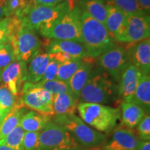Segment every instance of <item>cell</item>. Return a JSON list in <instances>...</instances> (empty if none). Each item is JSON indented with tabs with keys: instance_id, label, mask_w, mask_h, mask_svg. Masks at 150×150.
Returning a JSON list of instances; mask_svg holds the SVG:
<instances>
[{
	"instance_id": "obj_9",
	"label": "cell",
	"mask_w": 150,
	"mask_h": 150,
	"mask_svg": "<svg viewBox=\"0 0 150 150\" xmlns=\"http://www.w3.org/2000/svg\"><path fill=\"white\" fill-rule=\"evenodd\" d=\"M99 67L112 79L119 81L124 70L128 66L129 56L125 47L116 45L98 57Z\"/></svg>"
},
{
	"instance_id": "obj_5",
	"label": "cell",
	"mask_w": 150,
	"mask_h": 150,
	"mask_svg": "<svg viewBox=\"0 0 150 150\" xmlns=\"http://www.w3.org/2000/svg\"><path fill=\"white\" fill-rule=\"evenodd\" d=\"M82 11L75 6L72 11L39 32L50 40H72L82 43L81 32V16Z\"/></svg>"
},
{
	"instance_id": "obj_18",
	"label": "cell",
	"mask_w": 150,
	"mask_h": 150,
	"mask_svg": "<svg viewBox=\"0 0 150 150\" xmlns=\"http://www.w3.org/2000/svg\"><path fill=\"white\" fill-rule=\"evenodd\" d=\"M94 59H93L89 56L84 58L83 63L73 74L68 82L70 92L78 99H79L81 92L87 83L93 70Z\"/></svg>"
},
{
	"instance_id": "obj_36",
	"label": "cell",
	"mask_w": 150,
	"mask_h": 150,
	"mask_svg": "<svg viewBox=\"0 0 150 150\" xmlns=\"http://www.w3.org/2000/svg\"><path fill=\"white\" fill-rule=\"evenodd\" d=\"M59 65L60 63H58L57 61L50 59V63L47 66L44 74H43L42 79L40 80V82H45L56 79Z\"/></svg>"
},
{
	"instance_id": "obj_14",
	"label": "cell",
	"mask_w": 150,
	"mask_h": 150,
	"mask_svg": "<svg viewBox=\"0 0 150 150\" xmlns=\"http://www.w3.org/2000/svg\"><path fill=\"white\" fill-rule=\"evenodd\" d=\"M108 10L105 27L110 37L115 42H121L127 27V17L125 13L117 8L110 1L106 4Z\"/></svg>"
},
{
	"instance_id": "obj_47",
	"label": "cell",
	"mask_w": 150,
	"mask_h": 150,
	"mask_svg": "<svg viewBox=\"0 0 150 150\" xmlns=\"http://www.w3.org/2000/svg\"><path fill=\"white\" fill-rule=\"evenodd\" d=\"M102 1H104V0H102Z\"/></svg>"
},
{
	"instance_id": "obj_4",
	"label": "cell",
	"mask_w": 150,
	"mask_h": 150,
	"mask_svg": "<svg viewBox=\"0 0 150 150\" xmlns=\"http://www.w3.org/2000/svg\"><path fill=\"white\" fill-rule=\"evenodd\" d=\"M77 110L84 122L100 132L111 131L121 117L119 108L100 104L79 102Z\"/></svg>"
},
{
	"instance_id": "obj_17",
	"label": "cell",
	"mask_w": 150,
	"mask_h": 150,
	"mask_svg": "<svg viewBox=\"0 0 150 150\" xmlns=\"http://www.w3.org/2000/svg\"><path fill=\"white\" fill-rule=\"evenodd\" d=\"M47 40L45 47L47 54L62 52L77 59H83L88 56L83 43L72 40Z\"/></svg>"
},
{
	"instance_id": "obj_42",
	"label": "cell",
	"mask_w": 150,
	"mask_h": 150,
	"mask_svg": "<svg viewBox=\"0 0 150 150\" xmlns=\"http://www.w3.org/2000/svg\"><path fill=\"white\" fill-rule=\"evenodd\" d=\"M6 18L5 16V13H4V10L1 6H0V20H2L3 18Z\"/></svg>"
},
{
	"instance_id": "obj_45",
	"label": "cell",
	"mask_w": 150,
	"mask_h": 150,
	"mask_svg": "<svg viewBox=\"0 0 150 150\" xmlns=\"http://www.w3.org/2000/svg\"><path fill=\"white\" fill-rule=\"evenodd\" d=\"M1 72H2V70H0V83L1 82Z\"/></svg>"
},
{
	"instance_id": "obj_46",
	"label": "cell",
	"mask_w": 150,
	"mask_h": 150,
	"mask_svg": "<svg viewBox=\"0 0 150 150\" xmlns=\"http://www.w3.org/2000/svg\"><path fill=\"white\" fill-rule=\"evenodd\" d=\"M2 46H3V45H0V49L2 47Z\"/></svg>"
},
{
	"instance_id": "obj_30",
	"label": "cell",
	"mask_w": 150,
	"mask_h": 150,
	"mask_svg": "<svg viewBox=\"0 0 150 150\" xmlns=\"http://www.w3.org/2000/svg\"><path fill=\"white\" fill-rule=\"evenodd\" d=\"M30 0H7L4 8L6 17L16 16L21 20Z\"/></svg>"
},
{
	"instance_id": "obj_40",
	"label": "cell",
	"mask_w": 150,
	"mask_h": 150,
	"mask_svg": "<svg viewBox=\"0 0 150 150\" xmlns=\"http://www.w3.org/2000/svg\"><path fill=\"white\" fill-rule=\"evenodd\" d=\"M8 113V112L4 111V110L0 109V125H1V122L3 121V120L4 119V117H6V115Z\"/></svg>"
},
{
	"instance_id": "obj_19",
	"label": "cell",
	"mask_w": 150,
	"mask_h": 150,
	"mask_svg": "<svg viewBox=\"0 0 150 150\" xmlns=\"http://www.w3.org/2000/svg\"><path fill=\"white\" fill-rule=\"evenodd\" d=\"M50 61V58L47 52H39L30 60L29 66L27 68L25 82L32 84L40 82Z\"/></svg>"
},
{
	"instance_id": "obj_37",
	"label": "cell",
	"mask_w": 150,
	"mask_h": 150,
	"mask_svg": "<svg viewBox=\"0 0 150 150\" xmlns=\"http://www.w3.org/2000/svg\"><path fill=\"white\" fill-rule=\"evenodd\" d=\"M36 4L40 5H56L61 3L64 0H33Z\"/></svg>"
},
{
	"instance_id": "obj_22",
	"label": "cell",
	"mask_w": 150,
	"mask_h": 150,
	"mask_svg": "<svg viewBox=\"0 0 150 150\" xmlns=\"http://www.w3.org/2000/svg\"><path fill=\"white\" fill-rule=\"evenodd\" d=\"M21 27V20L16 16L6 17L0 20V45L13 44Z\"/></svg>"
},
{
	"instance_id": "obj_33",
	"label": "cell",
	"mask_w": 150,
	"mask_h": 150,
	"mask_svg": "<svg viewBox=\"0 0 150 150\" xmlns=\"http://www.w3.org/2000/svg\"><path fill=\"white\" fill-rule=\"evenodd\" d=\"M16 61L14 49L10 43L3 45L0 49V70H3L13 62Z\"/></svg>"
},
{
	"instance_id": "obj_43",
	"label": "cell",
	"mask_w": 150,
	"mask_h": 150,
	"mask_svg": "<svg viewBox=\"0 0 150 150\" xmlns=\"http://www.w3.org/2000/svg\"><path fill=\"white\" fill-rule=\"evenodd\" d=\"M7 0H0V6H1L4 8L5 7L6 4Z\"/></svg>"
},
{
	"instance_id": "obj_25",
	"label": "cell",
	"mask_w": 150,
	"mask_h": 150,
	"mask_svg": "<svg viewBox=\"0 0 150 150\" xmlns=\"http://www.w3.org/2000/svg\"><path fill=\"white\" fill-rule=\"evenodd\" d=\"M133 102L143 108L147 114L150 110V76L149 75H140L138 83L135 91Z\"/></svg>"
},
{
	"instance_id": "obj_31",
	"label": "cell",
	"mask_w": 150,
	"mask_h": 150,
	"mask_svg": "<svg viewBox=\"0 0 150 150\" xmlns=\"http://www.w3.org/2000/svg\"><path fill=\"white\" fill-rule=\"evenodd\" d=\"M36 87H40L51 93L53 96L58 94L70 92L68 83L59 79H54L45 82H38L33 84Z\"/></svg>"
},
{
	"instance_id": "obj_38",
	"label": "cell",
	"mask_w": 150,
	"mask_h": 150,
	"mask_svg": "<svg viewBox=\"0 0 150 150\" xmlns=\"http://www.w3.org/2000/svg\"><path fill=\"white\" fill-rule=\"evenodd\" d=\"M137 150H150V142L139 140Z\"/></svg>"
},
{
	"instance_id": "obj_39",
	"label": "cell",
	"mask_w": 150,
	"mask_h": 150,
	"mask_svg": "<svg viewBox=\"0 0 150 150\" xmlns=\"http://www.w3.org/2000/svg\"><path fill=\"white\" fill-rule=\"evenodd\" d=\"M137 1L142 7V8L149 14L150 11V0H137Z\"/></svg>"
},
{
	"instance_id": "obj_41",
	"label": "cell",
	"mask_w": 150,
	"mask_h": 150,
	"mask_svg": "<svg viewBox=\"0 0 150 150\" xmlns=\"http://www.w3.org/2000/svg\"><path fill=\"white\" fill-rule=\"evenodd\" d=\"M0 150H14V149L8 147V146H6V145L0 143Z\"/></svg>"
},
{
	"instance_id": "obj_12",
	"label": "cell",
	"mask_w": 150,
	"mask_h": 150,
	"mask_svg": "<svg viewBox=\"0 0 150 150\" xmlns=\"http://www.w3.org/2000/svg\"><path fill=\"white\" fill-rule=\"evenodd\" d=\"M27 66L24 62L16 61L2 70L1 82L4 86L18 97L21 93L22 86L26 81Z\"/></svg>"
},
{
	"instance_id": "obj_44",
	"label": "cell",
	"mask_w": 150,
	"mask_h": 150,
	"mask_svg": "<svg viewBox=\"0 0 150 150\" xmlns=\"http://www.w3.org/2000/svg\"><path fill=\"white\" fill-rule=\"evenodd\" d=\"M69 150H89V149H81V148H77V149H69Z\"/></svg>"
},
{
	"instance_id": "obj_11",
	"label": "cell",
	"mask_w": 150,
	"mask_h": 150,
	"mask_svg": "<svg viewBox=\"0 0 150 150\" xmlns=\"http://www.w3.org/2000/svg\"><path fill=\"white\" fill-rule=\"evenodd\" d=\"M150 35L149 15L129 16L127 27L121 43H134L149 38Z\"/></svg>"
},
{
	"instance_id": "obj_24",
	"label": "cell",
	"mask_w": 150,
	"mask_h": 150,
	"mask_svg": "<svg viewBox=\"0 0 150 150\" xmlns=\"http://www.w3.org/2000/svg\"><path fill=\"white\" fill-rule=\"evenodd\" d=\"M25 108L21 102V99L18 98L16 106L8 112L0 125V140L8 135L20 123L22 116L24 114Z\"/></svg>"
},
{
	"instance_id": "obj_2",
	"label": "cell",
	"mask_w": 150,
	"mask_h": 150,
	"mask_svg": "<svg viewBox=\"0 0 150 150\" xmlns=\"http://www.w3.org/2000/svg\"><path fill=\"white\" fill-rule=\"evenodd\" d=\"M81 32L88 56L93 59L117 45L104 24L94 20L83 11L81 16Z\"/></svg>"
},
{
	"instance_id": "obj_6",
	"label": "cell",
	"mask_w": 150,
	"mask_h": 150,
	"mask_svg": "<svg viewBox=\"0 0 150 150\" xmlns=\"http://www.w3.org/2000/svg\"><path fill=\"white\" fill-rule=\"evenodd\" d=\"M54 116V122L65 127L80 146L95 148L106 141V135L92 129L74 114Z\"/></svg>"
},
{
	"instance_id": "obj_34",
	"label": "cell",
	"mask_w": 150,
	"mask_h": 150,
	"mask_svg": "<svg viewBox=\"0 0 150 150\" xmlns=\"http://www.w3.org/2000/svg\"><path fill=\"white\" fill-rule=\"evenodd\" d=\"M40 132H25L23 139L24 150H40Z\"/></svg>"
},
{
	"instance_id": "obj_35",
	"label": "cell",
	"mask_w": 150,
	"mask_h": 150,
	"mask_svg": "<svg viewBox=\"0 0 150 150\" xmlns=\"http://www.w3.org/2000/svg\"><path fill=\"white\" fill-rule=\"evenodd\" d=\"M138 133L140 140L143 141L150 140V116L146 114L138 125Z\"/></svg>"
},
{
	"instance_id": "obj_1",
	"label": "cell",
	"mask_w": 150,
	"mask_h": 150,
	"mask_svg": "<svg viewBox=\"0 0 150 150\" xmlns=\"http://www.w3.org/2000/svg\"><path fill=\"white\" fill-rule=\"evenodd\" d=\"M76 6L74 0H64L56 5L36 4L30 0L21 18L22 27L40 31L51 25Z\"/></svg>"
},
{
	"instance_id": "obj_16",
	"label": "cell",
	"mask_w": 150,
	"mask_h": 150,
	"mask_svg": "<svg viewBox=\"0 0 150 150\" xmlns=\"http://www.w3.org/2000/svg\"><path fill=\"white\" fill-rule=\"evenodd\" d=\"M139 140L132 129L120 127L104 146V150H137Z\"/></svg>"
},
{
	"instance_id": "obj_13",
	"label": "cell",
	"mask_w": 150,
	"mask_h": 150,
	"mask_svg": "<svg viewBox=\"0 0 150 150\" xmlns=\"http://www.w3.org/2000/svg\"><path fill=\"white\" fill-rule=\"evenodd\" d=\"M131 64L142 74L149 75L150 72V39L129 43L126 47Z\"/></svg>"
},
{
	"instance_id": "obj_23",
	"label": "cell",
	"mask_w": 150,
	"mask_h": 150,
	"mask_svg": "<svg viewBox=\"0 0 150 150\" xmlns=\"http://www.w3.org/2000/svg\"><path fill=\"white\" fill-rule=\"evenodd\" d=\"M51 116L30 110L22 116L19 125L25 132H40L51 121Z\"/></svg>"
},
{
	"instance_id": "obj_26",
	"label": "cell",
	"mask_w": 150,
	"mask_h": 150,
	"mask_svg": "<svg viewBox=\"0 0 150 150\" xmlns=\"http://www.w3.org/2000/svg\"><path fill=\"white\" fill-rule=\"evenodd\" d=\"M81 10L89 15L94 20L103 24L106 23L108 10L106 4L102 0H81Z\"/></svg>"
},
{
	"instance_id": "obj_29",
	"label": "cell",
	"mask_w": 150,
	"mask_h": 150,
	"mask_svg": "<svg viewBox=\"0 0 150 150\" xmlns=\"http://www.w3.org/2000/svg\"><path fill=\"white\" fill-rule=\"evenodd\" d=\"M25 134L20 125L17 126L8 135L0 140V143L6 145L14 150H24L23 139Z\"/></svg>"
},
{
	"instance_id": "obj_27",
	"label": "cell",
	"mask_w": 150,
	"mask_h": 150,
	"mask_svg": "<svg viewBox=\"0 0 150 150\" xmlns=\"http://www.w3.org/2000/svg\"><path fill=\"white\" fill-rule=\"evenodd\" d=\"M109 1L128 16L149 15L137 0H109Z\"/></svg>"
},
{
	"instance_id": "obj_15",
	"label": "cell",
	"mask_w": 150,
	"mask_h": 150,
	"mask_svg": "<svg viewBox=\"0 0 150 150\" xmlns=\"http://www.w3.org/2000/svg\"><path fill=\"white\" fill-rule=\"evenodd\" d=\"M142 74L134 65L129 63L122 74L117 87L118 98L122 102H133L138 80Z\"/></svg>"
},
{
	"instance_id": "obj_8",
	"label": "cell",
	"mask_w": 150,
	"mask_h": 150,
	"mask_svg": "<svg viewBox=\"0 0 150 150\" xmlns=\"http://www.w3.org/2000/svg\"><path fill=\"white\" fill-rule=\"evenodd\" d=\"M21 102L24 107L45 115L53 116L54 96L48 91L33 84L24 82L21 91Z\"/></svg>"
},
{
	"instance_id": "obj_32",
	"label": "cell",
	"mask_w": 150,
	"mask_h": 150,
	"mask_svg": "<svg viewBox=\"0 0 150 150\" xmlns=\"http://www.w3.org/2000/svg\"><path fill=\"white\" fill-rule=\"evenodd\" d=\"M18 101V97L5 86L3 84L0 86V109L8 112L16 106Z\"/></svg>"
},
{
	"instance_id": "obj_20",
	"label": "cell",
	"mask_w": 150,
	"mask_h": 150,
	"mask_svg": "<svg viewBox=\"0 0 150 150\" xmlns=\"http://www.w3.org/2000/svg\"><path fill=\"white\" fill-rule=\"evenodd\" d=\"M79 99L71 92L58 94L54 96L52 107L54 115H66L74 114L77 109Z\"/></svg>"
},
{
	"instance_id": "obj_7",
	"label": "cell",
	"mask_w": 150,
	"mask_h": 150,
	"mask_svg": "<svg viewBox=\"0 0 150 150\" xmlns=\"http://www.w3.org/2000/svg\"><path fill=\"white\" fill-rule=\"evenodd\" d=\"M40 150H69L81 147L70 132L59 124L50 121L39 136Z\"/></svg>"
},
{
	"instance_id": "obj_28",
	"label": "cell",
	"mask_w": 150,
	"mask_h": 150,
	"mask_svg": "<svg viewBox=\"0 0 150 150\" xmlns=\"http://www.w3.org/2000/svg\"><path fill=\"white\" fill-rule=\"evenodd\" d=\"M83 63V59L61 63L58 69L56 79L68 83L73 74L77 71Z\"/></svg>"
},
{
	"instance_id": "obj_21",
	"label": "cell",
	"mask_w": 150,
	"mask_h": 150,
	"mask_svg": "<svg viewBox=\"0 0 150 150\" xmlns=\"http://www.w3.org/2000/svg\"><path fill=\"white\" fill-rule=\"evenodd\" d=\"M146 114L143 108L134 102L121 103L122 122L127 128L132 129L138 126Z\"/></svg>"
},
{
	"instance_id": "obj_10",
	"label": "cell",
	"mask_w": 150,
	"mask_h": 150,
	"mask_svg": "<svg viewBox=\"0 0 150 150\" xmlns=\"http://www.w3.org/2000/svg\"><path fill=\"white\" fill-rule=\"evenodd\" d=\"M11 45L14 49L16 61L26 63L41 51L42 42L35 31L22 26L16 40Z\"/></svg>"
},
{
	"instance_id": "obj_3",
	"label": "cell",
	"mask_w": 150,
	"mask_h": 150,
	"mask_svg": "<svg viewBox=\"0 0 150 150\" xmlns=\"http://www.w3.org/2000/svg\"><path fill=\"white\" fill-rule=\"evenodd\" d=\"M113 81L101 67L92 70L79 102L104 105L113 102L118 96L117 87Z\"/></svg>"
}]
</instances>
